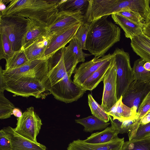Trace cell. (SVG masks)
I'll return each mask as SVG.
<instances>
[{"instance_id":"obj_1","label":"cell","mask_w":150,"mask_h":150,"mask_svg":"<svg viewBox=\"0 0 150 150\" xmlns=\"http://www.w3.org/2000/svg\"><path fill=\"white\" fill-rule=\"evenodd\" d=\"M48 59L30 61L18 68L3 70L0 73L3 77L6 90L14 94L28 97L45 99L51 93L47 89L45 81L48 72Z\"/></svg>"},{"instance_id":"obj_2","label":"cell","mask_w":150,"mask_h":150,"mask_svg":"<svg viewBox=\"0 0 150 150\" xmlns=\"http://www.w3.org/2000/svg\"><path fill=\"white\" fill-rule=\"evenodd\" d=\"M103 16L90 23L85 46L92 55L100 58L120 41V28Z\"/></svg>"},{"instance_id":"obj_3","label":"cell","mask_w":150,"mask_h":150,"mask_svg":"<svg viewBox=\"0 0 150 150\" xmlns=\"http://www.w3.org/2000/svg\"><path fill=\"white\" fill-rule=\"evenodd\" d=\"M61 0H11L2 15L22 16L47 27L58 12Z\"/></svg>"},{"instance_id":"obj_4","label":"cell","mask_w":150,"mask_h":150,"mask_svg":"<svg viewBox=\"0 0 150 150\" xmlns=\"http://www.w3.org/2000/svg\"><path fill=\"white\" fill-rule=\"evenodd\" d=\"M30 20L17 15H0V32L4 33L9 39L14 52L21 50L23 38Z\"/></svg>"},{"instance_id":"obj_5","label":"cell","mask_w":150,"mask_h":150,"mask_svg":"<svg viewBox=\"0 0 150 150\" xmlns=\"http://www.w3.org/2000/svg\"><path fill=\"white\" fill-rule=\"evenodd\" d=\"M116 68L117 97L118 100L134 81L129 53L123 48H117L112 54Z\"/></svg>"},{"instance_id":"obj_6","label":"cell","mask_w":150,"mask_h":150,"mask_svg":"<svg viewBox=\"0 0 150 150\" xmlns=\"http://www.w3.org/2000/svg\"><path fill=\"white\" fill-rule=\"evenodd\" d=\"M15 131L19 135L34 142L42 125V120L35 112L34 108H27L22 116L17 119Z\"/></svg>"},{"instance_id":"obj_7","label":"cell","mask_w":150,"mask_h":150,"mask_svg":"<svg viewBox=\"0 0 150 150\" xmlns=\"http://www.w3.org/2000/svg\"><path fill=\"white\" fill-rule=\"evenodd\" d=\"M81 12H58L52 23L47 27V33L53 37L69 27L84 22Z\"/></svg>"},{"instance_id":"obj_8","label":"cell","mask_w":150,"mask_h":150,"mask_svg":"<svg viewBox=\"0 0 150 150\" xmlns=\"http://www.w3.org/2000/svg\"><path fill=\"white\" fill-rule=\"evenodd\" d=\"M150 91V82L134 80L122 96V102L137 112L141 103Z\"/></svg>"},{"instance_id":"obj_9","label":"cell","mask_w":150,"mask_h":150,"mask_svg":"<svg viewBox=\"0 0 150 150\" xmlns=\"http://www.w3.org/2000/svg\"><path fill=\"white\" fill-rule=\"evenodd\" d=\"M103 81L104 86L101 105L106 112L118 101L116 68L113 57L112 63L105 74Z\"/></svg>"},{"instance_id":"obj_10","label":"cell","mask_w":150,"mask_h":150,"mask_svg":"<svg viewBox=\"0 0 150 150\" xmlns=\"http://www.w3.org/2000/svg\"><path fill=\"white\" fill-rule=\"evenodd\" d=\"M68 76L56 86L52 95L56 99L66 103L76 101L82 97L86 91L72 81Z\"/></svg>"},{"instance_id":"obj_11","label":"cell","mask_w":150,"mask_h":150,"mask_svg":"<svg viewBox=\"0 0 150 150\" xmlns=\"http://www.w3.org/2000/svg\"><path fill=\"white\" fill-rule=\"evenodd\" d=\"M112 57L110 53L101 58L95 57L92 60L81 64L75 69L73 81L81 86L99 67Z\"/></svg>"},{"instance_id":"obj_12","label":"cell","mask_w":150,"mask_h":150,"mask_svg":"<svg viewBox=\"0 0 150 150\" xmlns=\"http://www.w3.org/2000/svg\"><path fill=\"white\" fill-rule=\"evenodd\" d=\"M124 138L118 137L111 141L102 143H90L79 139L73 141L68 145L67 150H122Z\"/></svg>"},{"instance_id":"obj_13","label":"cell","mask_w":150,"mask_h":150,"mask_svg":"<svg viewBox=\"0 0 150 150\" xmlns=\"http://www.w3.org/2000/svg\"><path fill=\"white\" fill-rule=\"evenodd\" d=\"M81 23H79L72 26L54 36L46 50L44 59H48L57 51L69 43L74 38L77 30Z\"/></svg>"},{"instance_id":"obj_14","label":"cell","mask_w":150,"mask_h":150,"mask_svg":"<svg viewBox=\"0 0 150 150\" xmlns=\"http://www.w3.org/2000/svg\"><path fill=\"white\" fill-rule=\"evenodd\" d=\"M9 134L12 150H47L44 145L30 140L16 132L10 126L3 128Z\"/></svg>"},{"instance_id":"obj_15","label":"cell","mask_w":150,"mask_h":150,"mask_svg":"<svg viewBox=\"0 0 150 150\" xmlns=\"http://www.w3.org/2000/svg\"><path fill=\"white\" fill-rule=\"evenodd\" d=\"M61 49L64 61L75 67L79 62H84L86 57L91 55L83 51L78 40L75 38L70 41L68 46Z\"/></svg>"},{"instance_id":"obj_16","label":"cell","mask_w":150,"mask_h":150,"mask_svg":"<svg viewBox=\"0 0 150 150\" xmlns=\"http://www.w3.org/2000/svg\"><path fill=\"white\" fill-rule=\"evenodd\" d=\"M52 38V36L46 33L24 50L28 60L31 61L44 59L45 52Z\"/></svg>"},{"instance_id":"obj_17","label":"cell","mask_w":150,"mask_h":150,"mask_svg":"<svg viewBox=\"0 0 150 150\" xmlns=\"http://www.w3.org/2000/svg\"><path fill=\"white\" fill-rule=\"evenodd\" d=\"M30 23L22 40L21 50H24L47 33V27L35 21Z\"/></svg>"},{"instance_id":"obj_18","label":"cell","mask_w":150,"mask_h":150,"mask_svg":"<svg viewBox=\"0 0 150 150\" xmlns=\"http://www.w3.org/2000/svg\"><path fill=\"white\" fill-rule=\"evenodd\" d=\"M111 125L107 127L101 132L92 134L84 141L90 143H102L111 141L118 137V129L112 119V117L109 115Z\"/></svg>"},{"instance_id":"obj_19","label":"cell","mask_w":150,"mask_h":150,"mask_svg":"<svg viewBox=\"0 0 150 150\" xmlns=\"http://www.w3.org/2000/svg\"><path fill=\"white\" fill-rule=\"evenodd\" d=\"M122 96L108 110L105 112L111 116L113 119L121 122L128 119L137 118V112L133 108H129L124 104L122 101Z\"/></svg>"},{"instance_id":"obj_20","label":"cell","mask_w":150,"mask_h":150,"mask_svg":"<svg viewBox=\"0 0 150 150\" xmlns=\"http://www.w3.org/2000/svg\"><path fill=\"white\" fill-rule=\"evenodd\" d=\"M111 17L115 23L123 29L126 38L131 40L135 37L143 34L142 26L134 23L117 13L111 15Z\"/></svg>"},{"instance_id":"obj_21","label":"cell","mask_w":150,"mask_h":150,"mask_svg":"<svg viewBox=\"0 0 150 150\" xmlns=\"http://www.w3.org/2000/svg\"><path fill=\"white\" fill-rule=\"evenodd\" d=\"M113 61L112 56L110 59L101 66L84 81L81 86L82 88L86 91H92L95 88L99 83L103 81L105 74L111 66Z\"/></svg>"},{"instance_id":"obj_22","label":"cell","mask_w":150,"mask_h":150,"mask_svg":"<svg viewBox=\"0 0 150 150\" xmlns=\"http://www.w3.org/2000/svg\"><path fill=\"white\" fill-rule=\"evenodd\" d=\"M89 3V0H61L57 9L59 12H81L84 15Z\"/></svg>"},{"instance_id":"obj_23","label":"cell","mask_w":150,"mask_h":150,"mask_svg":"<svg viewBox=\"0 0 150 150\" xmlns=\"http://www.w3.org/2000/svg\"><path fill=\"white\" fill-rule=\"evenodd\" d=\"M75 122L84 127L86 132H92L94 130H101L105 129L110 123L102 121L92 115L86 117L76 119Z\"/></svg>"},{"instance_id":"obj_24","label":"cell","mask_w":150,"mask_h":150,"mask_svg":"<svg viewBox=\"0 0 150 150\" xmlns=\"http://www.w3.org/2000/svg\"><path fill=\"white\" fill-rule=\"evenodd\" d=\"M130 45L137 55L146 62H150V46L146 44L139 35L131 40Z\"/></svg>"},{"instance_id":"obj_25","label":"cell","mask_w":150,"mask_h":150,"mask_svg":"<svg viewBox=\"0 0 150 150\" xmlns=\"http://www.w3.org/2000/svg\"><path fill=\"white\" fill-rule=\"evenodd\" d=\"M24 50H21L14 52L12 56L6 61L5 70L18 68L29 63Z\"/></svg>"},{"instance_id":"obj_26","label":"cell","mask_w":150,"mask_h":150,"mask_svg":"<svg viewBox=\"0 0 150 150\" xmlns=\"http://www.w3.org/2000/svg\"><path fill=\"white\" fill-rule=\"evenodd\" d=\"M146 62L142 58L134 62L132 68L134 80L150 82V71L146 70L143 67Z\"/></svg>"},{"instance_id":"obj_27","label":"cell","mask_w":150,"mask_h":150,"mask_svg":"<svg viewBox=\"0 0 150 150\" xmlns=\"http://www.w3.org/2000/svg\"><path fill=\"white\" fill-rule=\"evenodd\" d=\"M88 102L93 115L105 122H107L109 121V115L106 112L101 105L95 100L90 94L88 95Z\"/></svg>"},{"instance_id":"obj_28","label":"cell","mask_w":150,"mask_h":150,"mask_svg":"<svg viewBox=\"0 0 150 150\" xmlns=\"http://www.w3.org/2000/svg\"><path fill=\"white\" fill-rule=\"evenodd\" d=\"M122 150H150V136L124 142Z\"/></svg>"},{"instance_id":"obj_29","label":"cell","mask_w":150,"mask_h":150,"mask_svg":"<svg viewBox=\"0 0 150 150\" xmlns=\"http://www.w3.org/2000/svg\"><path fill=\"white\" fill-rule=\"evenodd\" d=\"M0 59H4L6 61L12 56L14 52L6 35L2 32H0Z\"/></svg>"},{"instance_id":"obj_30","label":"cell","mask_w":150,"mask_h":150,"mask_svg":"<svg viewBox=\"0 0 150 150\" xmlns=\"http://www.w3.org/2000/svg\"><path fill=\"white\" fill-rule=\"evenodd\" d=\"M14 105L4 96V93H0V119L3 120L10 117L13 115Z\"/></svg>"},{"instance_id":"obj_31","label":"cell","mask_w":150,"mask_h":150,"mask_svg":"<svg viewBox=\"0 0 150 150\" xmlns=\"http://www.w3.org/2000/svg\"><path fill=\"white\" fill-rule=\"evenodd\" d=\"M90 23L84 22L77 30L74 38H76L82 50H87L85 46Z\"/></svg>"},{"instance_id":"obj_32","label":"cell","mask_w":150,"mask_h":150,"mask_svg":"<svg viewBox=\"0 0 150 150\" xmlns=\"http://www.w3.org/2000/svg\"><path fill=\"white\" fill-rule=\"evenodd\" d=\"M150 112V91L144 98L139 107L137 118L142 120L143 117Z\"/></svg>"},{"instance_id":"obj_33","label":"cell","mask_w":150,"mask_h":150,"mask_svg":"<svg viewBox=\"0 0 150 150\" xmlns=\"http://www.w3.org/2000/svg\"><path fill=\"white\" fill-rule=\"evenodd\" d=\"M117 13L125 17L134 23L142 26L144 21L139 13L131 11H123Z\"/></svg>"},{"instance_id":"obj_34","label":"cell","mask_w":150,"mask_h":150,"mask_svg":"<svg viewBox=\"0 0 150 150\" xmlns=\"http://www.w3.org/2000/svg\"><path fill=\"white\" fill-rule=\"evenodd\" d=\"M137 118L124 120L121 122L113 119L112 117V119L117 125L119 130V133L124 134L129 132Z\"/></svg>"},{"instance_id":"obj_35","label":"cell","mask_w":150,"mask_h":150,"mask_svg":"<svg viewBox=\"0 0 150 150\" xmlns=\"http://www.w3.org/2000/svg\"><path fill=\"white\" fill-rule=\"evenodd\" d=\"M149 136L150 122L145 125H140L130 140L140 139Z\"/></svg>"},{"instance_id":"obj_36","label":"cell","mask_w":150,"mask_h":150,"mask_svg":"<svg viewBox=\"0 0 150 150\" xmlns=\"http://www.w3.org/2000/svg\"><path fill=\"white\" fill-rule=\"evenodd\" d=\"M0 150H12L9 134L3 129L0 130Z\"/></svg>"},{"instance_id":"obj_37","label":"cell","mask_w":150,"mask_h":150,"mask_svg":"<svg viewBox=\"0 0 150 150\" xmlns=\"http://www.w3.org/2000/svg\"><path fill=\"white\" fill-rule=\"evenodd\" d=\"M142 30L144 36L150 38V13L144 21L142 26Z\"/></svg>"},{"instance_id":"obj_38","label":"cell","mask_w":150,"mask_h":150,"mask_svg":"<svg viewBox=\"0 0 150 150\" xmlns=\"http://www.w3.org/2000/svg\"><path fill=\"white\" fill-rule=\"evenodd\" d=\"M150 122V112L142 118L140 125H144Z\"/></svg>"},{"instance_id":"obj_39","label":"cell","mask_w":150,"mask_h":150,"mask_svg":"<svg viewBox=\"0 0 150 150\" xmlns=\"http://www.w3.org/2000/svg\"><path fill=\"white\" fill-rule=\"evenodd\" d=\"M5 90H6L5 84L2 75L0 73V93H4Z\"/></svg>"},{"instance_id":"obj_40","label":"cell","mask_w":150,"mask_h":150,"mask_svg":"<svg viewBox=\"0 0 150 150\" xmlns=\"http://www.w3.org/2000/svg\"><path fill=\"white\" fill-rule=\"evenodd\" d=\"M13 115L18 118L21 117L23 113L19 109L16 108L13 111Z\"/></svg>"},{"instance_id":"obj_41","label":"cell","mask_w":150,"mask_h":150,"mask_svg":"<svg viewBox=\"0 0 150 150\" xmlns=\"http://www.w3.org/2000/svg\"><path fill=\"white\" fill-rule=\"evenodd\" d=\"M139 35L141 39L146 43V44L150 46V38L144 36L143 34L142 35Z\"/></svg>"},{"instance_id":"obj_42","label":"cell","mask_w":150,"mask_h":150,"mask_svg":"<svg viewBox=\"0 0 150 150\" xmlns=\"http://www.w3.org/2000/svg\"><path fill=\"white\" fill-rule=\"evenodd\" d=\"M143 67L146 70L150 71V62H146L144 64Z\"/></svg>"}]
</instances>
